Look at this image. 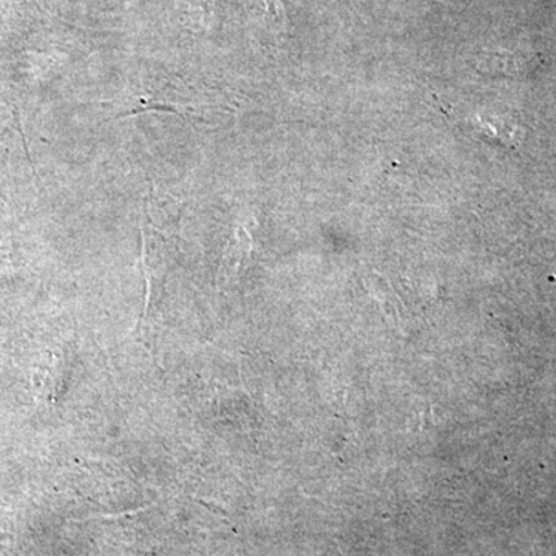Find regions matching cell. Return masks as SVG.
<instances>
[{
  "label": "cell",
  "instance_id": "6da1fadb",
  "mask_svg": "<svg viewBox=\"0 0 556 556\" xmlns=\"http://www.w3.org/2000/svg\"><path fill=\"white\" fill-rule=\"evenodd\" d=\"M473 124L479 134L484 135L485 138H492L508 146H518L521 142V129L501 116L479 115L475 118Z\"/></svg>",
  "mask_w": 556,
  "mask_h": 556
},
{
  "label": "cell",
  "instance_id": "7a4b0ae2",
  "mask_svg": "<svg viewBox=\"0 0 556 556\" xmlns=\"http://www.w3.org/2000/svg\"><path fill=\"white\" fill-rule=\"evenodd\" d=\"M249 249H251V240H249L248 232L240 229L239 232L236 233V241L230 244L228 252H226L225 262H223V273H237L241 263L248 257Z\"/></svg>",
  "mask_w": 556,
  "mask_h": 556
}]
</instances>
